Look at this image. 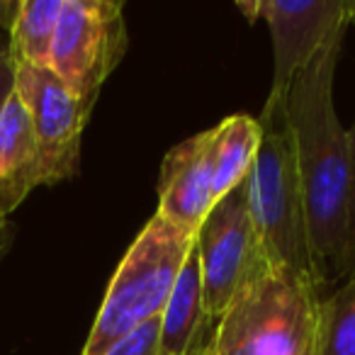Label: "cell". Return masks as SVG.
Instances as JSON below:
<instances>
[{"instance_id": "obj_1", "label": "cell", "mask_w": 355, "mask_h": 355, "mask_svg": "<svg viewBox=\"0 0 355 355\" xmlns=\"http://www.w3.org/2000/svg\"><path fill=\"white\" fill-rule=\"evenodd\" d=\"M345 32L336 35L292 80L285 95L304 193L309 243L321 285L350 275V134L334 105V80Z\"/></svg>"}, {"instance_id": "obj_2", "label": "cell", "mask_w": 355, "mask_h": 355, "mask_svg": "<svg viewBox=\"0 0 355 355\" xmlns=\"http://www.w3.org/2000/svg\"><path fill=\"white\" fill-rule=\"evenodd\" d=\"M258 124L261 146L248 175V202L261 251L268 266L309 277L324 290L309 243L304 193L287 124L285 95H268Z\"/></svg>"}, {"instance_id": "obj_3", "label": "cell", "mask_w": 355, "mask_h": 355, "mask_svg": "<svg viewBox=\"0 0 355 355\" xmlns=\"http://www.w3.org/2000/svg\"><path fill=\"white\" fill-rule=\"evenodd\" d=\"M321 287L263 266L217 321L209 355H316Z\"/></svg>"}, {"instance_id": "obj_4", "label": "cell", "mask_w": 355, "mask_h": 355, "mask_svg": "<svg viewBox=\"0 0 355 355\" xmlns=\"http://www.w3.org/2000/svg\"><path fill=\"white\" fill-rule=\"evenodd\" d=\"M195 236L153 214L119 261L80 355H103L134 329L161 316Z\"/></svg>"}, {"instance_id": "obj_5", "label": "cell", "mask_w": 355, "mask_h": 355, "mask_svg": "<svg viewBox=\"0 0 355 355\" xmlns=\"http://www.w3.org/2000/svg\"><path fill=\"white\" fill-rule=\"evenodd\" d=\"M129 46L124 6L117 0H64L49 69L93 112L105 80Z\"/></svg>"}, {"instance_id": "obj_6", "label": "cell", "mask_w": 355, "mask_h": 355, "mask_svg": "<svg viewBox=\"0 0 355 355\" xmlns=\"http://www.w3.org/2000/svg\"><path fill=\"white\" fill-rule=\"evenodd\" d=\"M195 248L202 270L207 314L217 324L241 287L268 263L253 224L248 178L214 202L195 234Z\"/></svg>"}, {"instance_id": "obj_7", "label": "cell", "mask_w": 355, "mask_h": 355, "mask_svg": "<svg viewBox=\"0 0 355 355\" xmlns=\"http://www.w3.org/2000/svg\"><path fill=\"white\" fill-rule=\"evenodd\" d=\"M248 22L266 20L272 40V85L268 95H287L292 80L316 54L355 20V0H253L236 3Z\"/></svg>"}, {"instance_id": "obj_8", "label": "cell", "mask_w": 355, "mask_h": 355, "mask_svg": "<svg viewBox=\"0 0 355 355\" xmlns=\"http://www.w3.org/2000/svg\"><path fill=\"white\" fill-rule=\"evenodd\" d=\"M15 93L30 114L40 153L42 185L71 180L78 171L80 141L90 110L83 107L49 66H17Z\"/></svg>"}, {"instance_id": "obj_9", "label": "cell", "mask_w": 355, "mask_h": 355, "mask_svg": "<svg viewBox=\"0 0 355 355\" xmlns=\"http://www.w3.org/2000/svg\"><path fill=\"white\" fill-rule=\"evenodd\" d=\"M212 129L188 137L163 156L158 175V217L195 236L214 207Z\"/></svg>"}, {"instance_id": "obj_10", "label": "cell", "mask_w": 355, "mask_h": 355, "mask_svg": "<svg viewBox=\"0 0 355 355\" xmlns=\"http://www.w3.org/2000/svg\"><path fill=\"white\" fill-rule=\"evenodd\" d=\"M217 324L207 314L198 248H190L173 292L158 316V345L163 355H205Z\"/></svg>"}, {"instance_id": "obj_11", "label": "cell", "mask_w": 355, "mask_h": 355, "mask_svg": "<svg viewBox=\"0 0 355 355\" xmlns=\"http://www.w3.org/2000/svg\"><path fill=\"white\" fill-rule=\"evenodd\" d=\"M42 185L40 153L30 114L12 93L0 112V214H12Z\"/></svg>"}, {"instance_id": "obj_12", "label": "cell", "mask_w": 355, "mask_h": 355, "mask_svg": "<svg viewBox=\"0 0 355 355\" xmlns=\"http://www.w3.org/2000/svg\"><path fill=\"white\" fill-rule=\"evenodd\" d=\"M212 188L214 200H222L251 175L258 146H261V124L258 117L236 112L212 127Z\"/></svg>"}, {"instance_id": "obj_13", "label": "cell", "mask_w": 355, "mask_h": 355, "mask_svg": "<svg viewBox=\"0 0 355 355\" xmlns=\"http://www.w3.org/2000/svg\"><path fill=\"white\" fill-rule=\"evenodd\" d=\"M64 0H20L17 15L10 25L8 54L17 66H49Z\"/></svg>"}, {"instance_id": "obj_14", "label": "cell", "mask_w": 355, "mask_h": 355, "mask_svg": "<svg viewBox=\"0 0 355 355\" xmlns=\"http://www.w3.org/2000/svg\"><path fill=\"white\" fill-rule=\"evenodd\" d=\"M316 355H355V280L321 300Z\"/></svg>"}, {"instance_id": "obj_15", "label": "cell", "mask_w": 355, "mask_h": 355, "mask_svg": "<svg viewBox=\"0 0 355 355\" xmlns=\"http://www.w3.org/2000/svg\"><path fill=\"white\" fill-rule=\"evenodd\" d=\"M103 355H163L158 345V319L146 321L144 326L134 329L129 336L110 345Z\"/></svg>"}, {"instance_id": "obj_16", "label": "cell", "mask_w": 355, "mask_h": 355, "mask_svg": "<svg viewBox=\"0 0 355 355\" xmlns=\"http://www.w3.org/2000/svg\"><path fill=\"white\" fill-rule=\"evenodd\" d=\"M355 27V20L350 22ZM350 134V275L348 280H355V122L348 129Z\"/></svg>"}, {"instance_id": "obj_17", "label": "cell", "mask_w": 355, "mask_h": 355, "mask_svg": "<svg viewBox=\"0 0 355 355\" xmlns=\"http://www.w3.org/2000/svg\"><path fill=\"white\" fill-rule=\"evenodd\" d=\"M12 93H15V64H12L6 46V49H0V112Z\"/></svg>"}, {"instance_id": "obj_18", "label": "cell", "mask_w": 355, "mask_h": 355, "mask_svg": "<svg viewBox=\"0 0 355 355\" xmlns=\"http://www.w3.org/2000/svg\"><path fill=\"white\" fill-rule=\"evenodd\" d=\"M12 239H15V227L6 214H0V261L6 258L8 248L12 246Z\"/></svg>"}, {"instance_id": "obj_19", "label": "cell", "mask_w": 355, "mask_h": 355, "mask_svg": "<svg viewBox=\"0 0 355 355\" xmlns=\"http://www.w3.org/2000/svg\"><path fill=\"white\" fill-rule=\"evenodd\" d=\"M205 355H209V350H207V353H205Z\"/></svg>"}]
</instances>
